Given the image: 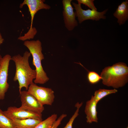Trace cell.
<instances>
[{
  "instance_id": "cell-14",
  "label": "cell",
  "mask_w": 128,
  "mask_h": 128,
  "mask_svg": "<svg viewBox=\"0 0 128 128\" xmlns=\"http://www.w3.org/2000/svg\"><path fill=\"white\" fill-rule=\"evenodd\" d=\"M57 118V114H53L45 120L41 121L34 128H52Z\"/></svg>"
},
{
  "instance_id": "cell-7",
  "label": "cell",
  "mask_w": 128,
  "mask_h": 128,
  "mask_svg": "<svg viewBox=\"0 0 128 128\" xmlns=\"http://www.w3.org/2000/svg\"><path fill=\"white\" fill-rule=\"evenodd\" d=\"M20 96L21 109L41 114L44 110L43 105L39 103L35 97L27 91H21Z\"/></svg>"
},
{
  "instance_id": "cell-6",
  "label": "cell",
  "mask_w": 128,
  "mask_h": 128,
  "mask_svg": "<svg viewBox=\"0 0 128 128\" xmlns=\"http://www.w3.org/2000/svg\"><path fill=\"white\" fill-rule=\"evenodd\" d=\"M72 3L76 10V17H77L78 22L80 24L86 20L97 21L101 19H105L106 18V17L104 15L108 11V9L101 12L89 9L85 10L82 8L81 4L73 2Z\"/></svg>"
},
{
  "instance_id": "cell-9",
  "label": "cell",
  "mask_w": 128,
  "mask_h": 128,
  "mask_svg": "<svg viewBox=\"0 0 128 128\" xmlns=\"http://www.w3.org/2000/svg\"><path fill=\"white\" fill-rule=\"evenodd\" d=\"M11 57L6 54L3 57L0 66V100H4L9 87L7 82L9 67Z\"/></svg>"
},
{
  "instance_id": "cell-3",
  "label": "cell",
  "mask_w": 128,
  "mask_h": 128,
  "mask_svg": "<svg viewBox=\"0 0 128 128\" xmlns=\"http://www.w3.org/2000/svg\"><path fill=\"white\" fill-rule=\"evenodd\" d=\"M23 45L29 50L33 58L32 64L35 67L37 73L34 83L36 84H43L47 82L49 78L44 70L41 61L44 59L42 51V44L39 40H26Z\"/></svg>"
},
{
  "instance_id": "cell-10",
  "label": "cell",
  "mask_w": 128,
  "mask_h": 128,
  "mask_svg": "<svg viewBox=\"0 0 128 128\" xmlns=\"http://www.w3.org/2000/svg\"><path fill=\"white\" fill-rule=\"evenodd\" d=\"M72 0H63L62 3L63 10V15L65 26L69 31L73 30L78 25L76 19V13L71 5Z\"/></svg>"
},
{
  "instance_id": "cell-15",
  "label": "cell",
  "mask_w": 128,
  "mask_h": 128,
  "mask_svg": "<svg viewBox=\"0 0 128 128\" xmlns=\"http://www.w3.org/2000/svg\"><path fill=\"white\" fill-rule=\"evenodd\" d=\"M117 91L115 89L111 90L100 89L95 91L93 97L98 103L100 100L106 96L111 94L115 93Z\"/></svg>"
},
{
  "instance_id": "cell-2",
  "label": "cell",
  "mask_w": 128,
  "mask_h": 128,
  "mask_svg": "<svg viewBox=\"0 0 128 128\" xmlns=\"http://www.w3.org/2000/svg\"><path fill=\"white\" fill-rule=\"evenodd\" d=\"M128 74L127 65L123 63L119 62L105 67L100 76L104 85L118 88L123 87L127 82Z\"/></svg>"
},
{
  "instance_id": "cell-17",
  "label": "cell",
  "mask_w": 128,
  "mask_h": 128,
  "mask_svg": "<svg viewBox=\"0 0 128 128\" xmlns=\"http://www.w3.org/2000/svg\"><path fill=\"white\" fill-rule=\"evenodd\" d=\"M82 104V102L80 103L77 102L75 104V107L76 108V110L73 114L70 119L64 128H72L73 123L75 119L78 116L79 109Z\"/></svg>"
},
{
  "instance_id": "cell-18",
  "label": "cell",
  "mask_w": 128,
  "mask_h": 128,
  "mask_svg": "<svg viewBox=\"0 0 128 128\" xmlns=\"http://www.w3.org/2000/svg\"><path fill=\"white\" fill-rule=\"evenodd\" d=\"M87 75L88 80L90 83L94 84L99 82L101 77L97 73L94 71H88Z\"/></svg>"
},
{
  "instance_id": "cell-16",
  "label": "cell",
  "mask_w": 128,
  "mask_h": 128,
  "mask_svg": "<svg viewBox=\"0 0 128 128\" xmlns=\"http://www.w3.org/2000/svg\"><path fill=\"white\" fill-rule=\"evenodd\" d=\"M0 128H14L11 120L5 115L0 108Z\"/></svg>"
},
{
  "instance_id": "cell-12",
  "label": "cell",
  "mask_w": 128,
  "mask_h": 128,
  "mask_svg": "<svg viewBox=\"0 0 128 128\" xmlns=\"http://www.w3.org/2000/svg\"><path fill=\"white\" fill-rule=\"evenodd\" d=\"M117 19V23L119 25L123 24L128 19V0L123 2L119 5L113 14Z\"/></svg>"
},
{
  "instance_id": "cell-13",
  "label": "cell",
  "mask_w": 128,
  "mask_h": 128,
  "mask_svg": "<svg viewBox=\"0 0 128 128\" xmlns=\"http://www.w3.org/2000/svg\"><path fill=\"white\" fill-rule=\"evenodd\" d=\"M14 128H34L41 121L33 119L19 120L10 119Z\"/></svg>"
},
{
  "instance_id": "cell-5",
  "label": "cell",
  "mask_w": 128,
  "mask_h": 128,
  "mask_svg": "<svg viewBox=\"0 0 128 128\" xmlns=\"http://www.w3.org/2000/svg\"><path fill=\"white\" fill-rule=\"evenodd\" d=\"M27 91L43 105H51L54 101V91L50 88L38 86L33 82L29 86Z\"/></svg>"
},
{
  "instance_id": "cell-23",
  "label": "cell",
  "mask_w": 128,
  "mask_h": 128,
  "mask_svg": "<svg viewBox=\"0 0 128 128\" xmlns=\"http://www.w3.org/2000/svg\"><path fill=\"white\" fill-rule=\"evenodd\" d=\"M126 128H128V127H127Z\"/></svg>"
},
{
  "instance_id": "cell-11",
  "label": "cell",
  "mask_w": 128,
  "mask_h": 128,
  "mask_svg": "<svg viewBox=\"0 0 128 128\" xmlns=\"http://www.w3.org/2000/svg\"><path fill=\"white\" fill-rule=\"evenodd\" d=\"M97 103L93 96L91 99L86 102L85 112L86 115L87 122L89 123L98 122L96 108Z\"/></svg>"
},
{
  "instance_id": "cell-8",
  "label": "cell",
  "mask_w": 128,
  "mask_h": 128,
  "mask_svg": "<svg viewBox=\"0 0 128 128\" xmlns=\"http://www.w3.org/2000/svg\"><path fill=\"white\" fill-rule=\"evenodd\" d=\"M3 112L5 115L10 119L19 120L31 119L42 121L41 114L22 109L15 106L9 107Z\"/></svg>"
},
{
  "instance_id": "cell-1",
  "label": "cell",
  "mask_w": 128,
  "mask_h": 128,
  "mask_svg": "<svg viewBox=\"0 0 128 128\" xmlns=\"http://www.w3.org/2000/svg\"><path fill=\"white\" fill-rule=\"evenodd\" d=\"M31 55L29 52L26 51L22 56L18 54L11 57V60L15 63L16 67L13 80L18 81L19 92L23 87L27 91L29 86L33 82V80L36 77L35 70L31 67L29 62Z\"/></svg>"
},
{
  "instance_id": "cell-4",
  "label": "cell",
  "mask_w": 128,
  "mask_h": 128,
  "mask_svg": "<svg viewBox=\"0 0 128 128\" xmlns=\"http://www.w3.org/2000/svg\"><path fill=\"white\" fill-rule=\"evenodd\" d=\"M45 1L44 0H24L20 4V8H22L25 5L27 6L31 17V20L29 29L23 36L18 37V40L24 41L34 38L37 32L36 28L32 26L35 14L41 9H49L51 8L50 6L44 3Z\"/></svg>"
},
{
  "instance_id": "cell-19",
  "label": "cell",
  "mask_w": 128,
  "mask_h": 128,
  "mask_svg": "<svg viewBox=\"0 0 128 128\" xmlns=\"http://www.w3.org/2000/svg\"><path fill=\"white\" fill-rule=\"evenodd\" d=\"M78 3L83 4L88 7L91 10L97 11V9L95 6L94 0H77Z\"/></svg>"
},
{
  "instance_id": "cell-21",
  "label": "cell",
  "mask_w": 128,
  "mask_h": 128,
  "mask_svg": "<svg viewBox=\"0 0 128 128\" xmlns=\"http://www.w3.org/2000/svg\"><path fill=\"white\" fill-rule=\"evenodd\" d=\"M4 39L3 37L0 32V45L4 41Z\"/></svg>"
},
{
  "instance_id": "cell-22",
  "label": "cell",
  "mask_w": 128,
  "mask_h": 128,
  "mask_svg": "<svg viewBox=\"0 0 128 128\" xmlns=\"http://www.w3.org/2000/svg\"><path fill=\"white\" fill-rule=\"evenodd\" d=\"M3 57H2L1 56L0 54V66L1 64L2 59Z\"/></svg>"
},
{
  "instance_id": "cell-20",
  "label": "cell",
  "mask_w": 128,
  "mask_h": 128,
  "mask_svg": "<svg viewBox=\"0 0 128 128\" xmlns=\"http://www.w3.org/2000/svg\"><path fill=\"white\" fill-rule=\"evenodd\" d=\"M67 116L66 114H63L57 119L54 123L52 128H57L60 124L62 120Z\"/></svg>"
}]
</instances>
